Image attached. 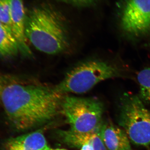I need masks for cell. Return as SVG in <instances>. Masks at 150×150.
Returning <instances> with one entry per match:
<instances>
[{"label": "cell", "mask_w": 150, "mask_h": 150, "mask_svg": "<svg viewBox=\"0 0 150 150\" xmlns=\"http://www.w3.org/2000/svg\"><path fill=\"white\" fill-rule=\"evenodd\" d=\"M62 94L54 88L34 84L1 83L0 98L8 118L20 131L48 122L61 109Z\"/></svg>", "instance_id": "cell-1"}, {"label": "cell", "mask_w": 150, "mask_h": 150, "mask_svg": "<svg viewBox=\"0 0 150 150\" xmlns=\"http://www.w3.org/2000/svg\"><path fill=\"white\" fill-rule=\"evenodd\" d=\"M25 32L33 46L45 54H59L69 46L68 34L62 20L46 7L35 8L30 11L26 16Z\"/></svg>", "instance_id": "cell-2"}, {"label": "cell", "mask_w": 150, "mask_h": 150, "mask_svg": "<svg viewBox=\"0 0 150 150\" xmlns=\"http://www.w3.org/2000/svg\"><path fill=\"white\" fill-rule=\"evenodd\" d=\"M126 77L125 70L117 65L100 60H90L73 68L54 88L62 94L83 93L102 81Z\"/></svg>", "instance_id": "cell-3"}, {"label": "cell", "mask_w": 150, "mask_h": 150, "mask_svg": "<svg viewBox=\"0 0 150 150\" xmlns=\"http://www.w3.org/2000/svg\"><path fill=\"white\" fill-rule=\"evenodd\" d=\"M61 110L74 132L92 133L97 131L102 124L103 104L95 98L65 97L62 99Z\"/></svg>", "instance_id": "cell-4"}, {"label": "cell", "mask_w": 150, "mask_h": 150, "mask_svg": "<svg viewBox=\"0 0 150 150\" xmlns=\"http://www.w3.org/2000/svg\"><path fill=\"white\" fill-rule=\"evenodd\" d=\"M118 123L132 143L140 146L150 145V110L140 97L123 94Z\"/></svg>", "instance_id": "cell-5"}, {"label": "cell", "mask_w": 150, "mask_h": 150, "mask_svg": "<svg viewBox=\"0 0 150 150\" xmlns=\"http://www.w3.org/2000/svg\"><path fill=\"white\" fill-rule=\"evenodd\" d=\"M123 32L138 38L150 33V0H127L121 16Z\"/></svg>", "instance_id": "cell-6"}, {"label": "cell", "mask_w": 150, "mask_h": 150, "mask_svg": "<svg viewBox=\"0 0 150 150\" xmlns=\"http://www.w3.org/2000/svg\"><path fill=\"white\" fill-rule=\"evenodd\" d=\"M10 17L11 29L18 43L20 52L24 56H31L32 52L25 32L26 16L23 0H12Z\"/></svg>", "instance_id": "cell-7"}, {"label": "cell", "mask_w": 150, "mask_h": 150, "mask_svg": "<svg viewBox=\"0 0 150 150\" xmlns=\"http://www.w3.org/2000/svg\"><path fill=\"white\" fill-rule=\"evenodd\" d=\"M98 131L108 150H132L124 130L106 123L101 124Z\"/></svg>", "instance_id": "cell-8"}, {"label": "cell", "mask_w": 150, "mask_h": 150, "mask_svg": "<svg viewBox=\"0 0 150 150\" xmlns=\"http://www.w3.org/2000/svg\"><path fill=\"white\" fill-rule=\"evenodd\" d=\"M6 143L30 150H53L48 146L45 137L40 131L10 138Z\"/></svg>", "instance_id": "cell-9"}, {"label": "cell", "mask_w": 150, "mask_h": 150, "mask_svg": "<svg viewBox=\"0 0 150 150\" xmlns=\"http://www.w3.org/2000/svg\"><path fill=\"white\" fill-rule=\"evenodd\" d=\"M20 51L18 44L10 28L0 26V57L15 56Z\"/></svg>", "instance_id": "cell-10"}, {"label": "cell", "mask_w": 150, "mask_h": 150, "mask_svg": "<svg viewBox=\"0 0 150 150\" xmlns=\"http://www.w3.org/2000/svg\"><path fill=\"white\" fill-rule=\"evenodd\" d=\"M140 88V98L146 102L150 103V68H145L137 75Z\"/></svg>", "instance_id": "cell-11"}, {"label": "cell", "mask_w": 150, "mask_h": 150, "mask_svg": "<svg viewBox=\"0 0 150 150\" xmlns=\"http://www.w3.org/2000/svg\"><path fill=\"white\" fill-rule=\"evenodd\" d=\"M11 3L12 0H0V21L11 28Z\"/></svg>", "instance_id": "cell-12"}, {"label": "cell", "mask_w": 150, "mask_h": 150, "mask_svg": "<svg viewBox=\"0 0 150 150\" xmlns=\"http://www.w3.org/2000/svg\"><path fill=\"white\" fill-rule=\"evenodd\" d=\"M98 130L95 132L94 134L93 142L92 145L94 150H108Z\"/></svg>", "instance_id": "cell-13"}, {"label": "cell", "mask_w": 150, "mask_h": 150, "mask_svg": "<svg viewBox=\"0 0 150 150\" xmlns=\"http://www.w3.org/2000/svg\"><path fill=\"white\" fill-rule=\"evenodd\" d=\"M65 2L75 5L86 6L93 3L95 0H61Z\"/></svg>", "instance_id": "cell-14"}, {"label": "cell", "mask_w": 150, "mask_h": 150, "mask_svg": "<svg viewBox=\"0 0 150 150\" xmlns=\"http://www.w3.org/2000/svg\"><path fill=\"white\" fill-rule=\"evenodd\" d=\"M4 148L6 150H30L19 146L7 143H5Z\"/></svg>", "instance_id": "cell-15"}, {"label": "cell", "mask_w": 150, "mask_h": 150, "mask_svg": "<svg viewBox=\"0 0 150 150\" xmlns=\"http://www.w3.org/2000/svg\"><path fill=\"white\" fill-rule=\"evenodd\" d=\"M94 132H93V133L92 142H91V143H87V144L83 145L81 147L80 150H94L92 145L93 142L94 133Z\"/></svg>", "instance_id": "cell-16"}, {"label": "cell", "mask_w": 150, "mask_h": 150, "mask_svg": "<svg viewBox=\"0 0 150 150\" xmlns=\"http://www.w3.org/2000/svg\"><path fill=\"white\" fill-rule=\"evenodd\" d=\"M53 150H67L65 149H56Z\"/></svg>", "instance_id": "cell-17"}, {"label": "cell", "mask_w": 150, "mask_h": 150, "mask_svg": "<svg viewBox=\"0 0 150 150\" xmlns=\"http://www.w3.org/2000/svg\"><path fill=\"white\" fill-rule=\"evenodd\" d=\"M1 83H0V90H1Z\"/></svg>", "instance_id": "cell-18"}]
</instances>
